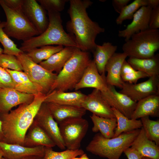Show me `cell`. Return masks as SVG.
Masks as SVG:
<instances>
[{
    "mask_svg": "<svg viewBox=\"0 0 159 159\" xmlns=\"http://www.w3.org/2000/svg\"><path fill=\"white\" fill-rule=\"evenodd\" d=\"M91 60L89 52L76 47L72 57L57 74L49 93L55 90L66 92L74 89Z\"/></svg>",
    "mask_w": 159,
    "mask_h": 159,
    "instance_id": "cell-5",
    "label": "cell"
},
{
    "mask_svg": "<svg viewBox=\"0 0 159 159\" xmlns=\"http://www.w3.org/2000/svg\"><path fill=\"white\" fill-rule=\"evenodd\" d=\"M121 77L122 81L124 82L135 84L140 78L150 77L148 75L143 72L136 70L128 74L121 75Z\"/></svg>",
    "mask_w": 159,
    "mask_h": 159,
    "instance_id": "cell-38",
    "label": "cell"
},
{
    "mask_svg": "<svg viewBox=\"0 0 159 159\" xmlns=\"http://www.w3.org/2000/svg\"><path fill=\"white\" fill-rule=\"evenodd\" d=\"M34 95L17 91L14 89H0V113L9 112L12 109L23 104L31 103Z\"/></svg>",
    "mask_w": 159,
    "mask_h": 159,
    "instance_id": "cell-14",
    "label": "cell"
},
{
    "mask_svg": "<svg viewBox=\"0 0 159 159\" xmlns=\"http://www.w3.org/2000/svg\"><path fill=\"white\" fill-rule=\"evenodd\" d=\"M46 10L60 12L64 9L66 0H37Z\"/></svg>",
    "mask_w": 159,
    "mask_h": 159,
    "instance_id": "cell-37",
    "label": "cell"
},
{
    "mask_svg": "<svg viewBox=\"0 0 159 159\" xmlns=\"http://www.w3.org/2000/svg\"><path fill=\"white\" fill-rule=\"evenodd\" d=\"M147 6V0H135L125 6L116 19L117 25H121L126 20L132 19L135 13L141 7Z\"/></svg>",
    "mask_w": 159,
    "mask_h": 159,
    "instance_id": "cell-32",
    "label": "cell"
},
{
    "mask_svg": "<svg viewBox=\"0 0 159 159\" xmlns=\"http://www.w3.org/2000/svg\"><path fill=\"white\" fill-rule=\"evenodd\" d=\"M89 0H70L68 13L70 20L66 28L74 38L77 47L81 50L93 52L97 44V36L105 31L97 22L89 16L87 9L92 4Z\"/></svg>",
    "mask_w": 159,
    "mask_h": 159,
    "instance_id": "cell-1",
    "label": "cell"
},
{
    "mask_svg": "<svg viewBox=\"0 0 159 159\" xmlns=\"http://www.w3.org/2000/svg\"><path fill=\"white\" fill-rule=\"evenodd\" d=\"M118 92L136 102L150 96L159 95V76L150 77L148 80L138 84L124 82Z\"/></svg>",
    "mask_w": 159,
    "mask_h": 159,
    "instance_id": "cell-11",
    "label": "cell"
},
{
    "mask_svg": "<svg viewBox=\"0 0 159 159\" xmlns=\"http://www.w3.org/2000/svg\"><path fill=\"white\" fill-rule=\"evenodd\" d=\"M90 117L93 123L92 131L94 132H98L105 138L113 137L115 130L117 126L115 118H107L100 117L92 114Z\"/></svg>",
    "mask_w": 159,
    "mask_h": 159,
    "instance_id": "cell-28",
    "label": "cell"
},
{
    "mask_svg": "<svg viewBox=\"0 0 159 159\" xmlns=\"http://www.w3.org/2000/svg\"><path fill=\"white\" fill-rule=\"evenodd\" d=\"M46 103L51 115L58 124L68 118L82 117L86 112V110L81 106Z\"/></svg>",
    "mask_w": 159,
    "mask_h": 159,
    "instance_id": "cell-21",
    "label": "cell"
},
{
    "mask_svg": "<svg viewBox=\"0 0 159 159\" xmlns=\"http://www.w3.org/2000/svg\"><path fill=\"white\" fill-rule=\"evenodd\" d=\"M80 159H90L87 156V155L85 153L80 155Z\"/></svg>",
    "mask_w": 159,
    "mask_h": 159,
    "instance_id": "cell-47",
    "label": "cell"
},
{
    "mask_svg": "<svg viewBox=\"0 0 159 159\" xmlns=\"http://www.w3.org/2000/svg\"><path fill=\"white\" fill-rule=\"evenodd\" d=\"M3 157V153L0 148V159H1Z\"/></svg>",
    "mask_w": 159,
    "mask_h": 159,
    "instance_id": "cell-48",
    "label": "cell"
},
{
    "mask_svg": "<svg viewBox=\"0 0 159 159\" xmlns=\"http://www.w3.org/2000/svg\"><path fill=\"white\" fill-rule=\"evenodd\" d=\"M146 116L159 117V95L150 96L137 102L131 119L137 120Z\"/></svg>",
    "mask_w": 159,
    "mask_h": 159,
    "instance_id": "cell-23",
    "label": "cell"
},
{
    "mask_svg": "<svg viewBox=\"0 0 159 159\" xmlns=\"http://www.w3.org/2000/svg\"><path fill=\"white\" fill-rule=\"evenodd\" d=\"M140 129L123 132L110 138L104 137L100 133L95 135L86 147V150L108 159H119L124 151L130 147Z\"/></svg>",
    "mask_w": 159,
    "mask_h": 159,
    "instance_id": "cell-4",
    "label": "cell"
},
{
    "mask_svg": "<svg viewBox=\"0 0 159 159\" xmlns=\"http://www.w3.org/2000/svg\"><path fill=\"white\" fill-rule=\"evenodd\" d=\"M81 107L100 117L115 118L112 107L104 99L101 92L96 89L87 95Z\"/></svg>",
    "mask_w": 159,
    "mask_h": 159,
    "instance_id": "cell-15",
    "label": "cell"
},
{
    "mask_svg": "<svg viewBox=\"0 0 159 159\" xmlns=\"http://www.w3.org/2000/svg\"><path fill=\"white\" fill-rule=\"evenodd\" d=\"M23 146L28 147L42 146L52 148L56 145L45 132L34 120L25 135Z\"/></svg>",
    "mask_w": 159,
    "mask_h": 159,
    "instance_id": "cell-19",
    "label": "cell"
},
{
    "mask_svg": "<svg viewBox=\"0 0 159 159\" xmlns=\"http://www.w3.org/2000/svg\"><path fill=\"white\" fill-rule=\"evenodd\" d=\"M64 48L61 45L44 46L39 48H35L26 52L27 55L34 62L39 64L47 59L54 54L60 51Z\"/></svg>",
    "mask_w": 159,
    "mask_h": 159,
    "instance_id": "cell-31",
    "label": "cell"
},
{
    "mask_svg": "<svg viewBox=\"0 0 159 159\" xmlns=\"http://www.w3.org/2000/svg\"><path fill=\"white\" fill-rule=\"evenodd\" d=\"M14 87V83L10 74L5 69L0 67V89Z\"/></svg>",
    "mask_w": 159,
    "mask_h": 159,
    "instance_id": "cell-39",
    "label": "cell"
},
{
    "mask_svg": "<svg viewBox=\"0 0 159 159\" xmlns=\"http://www.w3.org/2000/svg\"><path fill=\"white\" fill-rule=\"evenodd\" d=\"M127 61L135 70L143 72L149 77L159 76V55L146 59L129 57Z\"/></svg>",
    "mask_w": 159,
    "mask_h": 159,
    "instance_id": "cell-27",
    "label": "cell"
},
{
    "mask_svg": "<svg viewBox=\"0 0 159 159\" xmlns=\"http://www.w3.org/2000/svg\"><path fill=\"white\" fill-rule=\"evenodd\" d=\"M22 11L39 34L47 28L49 21L46 10L36 0H24Z\"/></svg>",
    "mask_w": 159,
    "mask_h": 159,
    "instance_id": "cell-13",
    "label": "cell"
},
{
    "mask_svg": "<svg viewBox=\"0 0 159 159\" xmlns=\"http://www.w3.org/2000/svg\"><path fill=\"white\" fill-rule=\"evenodd\" d=\"M147 6L150 7L152 9L159 6V0H147Z\"/></svg>",
    "mask_w": 159,
    "mask_h": 159,
    "instance_id": "cell-44",
    "label": "cell"
},
{
    "mask_svg": "<svg viewBox=\"0 0 159 159\" xmlns=\"http://www.w3.org/2000/svg\"><path fill=\"white\" fill-rule=\"evenodd\" d=\"M142 159H152L150 158L147 157H142Z\"/></svg>",
    "mask_w": 159,
    "mask_h": 159,
    "instance_id": "cell-50",
    "label": "cell"
},
{
    "mask_svg": "<svg viewBox=\"0 0 159 159\" xmlns=\"http://www.w3.org/2000/svg\"><path fill=\"white\" fill-rule=\"evenodd\" d=\"M130 147L137 151L142 157L159 159V146L148 138L143 127Z\"/></svg>",
    "mask_w": 159,
    "mask_h": 159,
    "instance_id": "cell-20",
    "label": "cell"
},
{
    "mask_svg": "<svg viewBox=\"0 0 159 159\" xmlns=\"http://www.w3.org/2000/svg\"><path fill=\"white\" fill-rule=\"evenodd\" d=\"M89 87L100 90L103 98L110 106L115 105V97L106 82V76L99 73L93 60H91L86 68L81 79L74 89L75 91H77L81 89Z\"/></svg>",
    "mask_w": 159,
    "mask_h": 159,
    "instance_id": "cell-10",
    "label": "cell"
},
{
    "mask_svg": "<svg viewBox=\"0 0 159 159\" xmlns=\"http://www.w3.org/2000/svg\"><path fill=\"white\" fill-rule=\"evenodd\" d=\"M140 120L148 138L159 146V120H150L149 116L142 117Z\"/></svg>",
    "mask_w": 159,
    "mask_h": 159,
    "instance_id": "cell-33",
    "label": "cell"
},
{
    "mask_svg": "<svg viewBox=\"0 0 159 159\" xmlns=\"http://www.w3.org/2000/svg\"><path fill=\"white\" fill-rule=\"evenodd\" d=\"M108 87L115 98V108L127 118L131 119L137 102L133 101L126 95L117 91L114 86L108 85Z\"/></svg>",
    "mask_w": 159,
    "mask_h": 159,
    "instance_id": "cell-30",
    "label": "cell"
},
{
    "mask_svg": "<svg viewBox=\"0 0 159 159\" xmlns=\"http://www.w3.org/2000/svg\"><path fill=\"white\" fill-rule=\"evenodd\" d=\"M117 120V126L115 130L113 138L116 137L121 134L129 132L142 127L140 120L128 118L116 108L112 107Z\"/></svg>",
    "mask_w": 159,
    "mask_h": 159,
    "instance_id": "cell-29",
    "label": "cell"
},
{
    "mask_svg": "<svg viewBox=\"0 0 159 159\" xmlns=\"http://www.w3.org/2000/svg\"><path fill=\"white\" fill-rule=\"evenodd\" d=\"M5 69L13 80L15 84L14 89L16 90L34 95L40 92L43 93L42 88L32 82L24 72Z\"/></svg>",
    "mask_w": 159,
    "mask_h": 159,
    "instance_id": "cell-25",
    "label": "cell"
},
{
    "mask_svg": "<svg viewBox=\"0 0 159 159\" xmlns=\"http://www.w3.org/2000/svg\"><path fill=\"white\" fill-rule=\"evenodd\" d=\"M130 1V0H113L112 4L115 11L119 14L122 9Z\"/></svg>",
    "mask_w": 159,
    "mask_h": 159,
    "instance_id": "cell-42",
    "label": "cell"
},
{
    "mask_svg": "<svg viewBox=\"0 0 159 159\" xmlns=\"http://www.w3.org/2000/svg\"><path fill=\"white\" fill-rule=\"evenodd\" d=\"M77 47L65 46L39 64L47 70L58 74L73 54Z\"/></svg>",
    "mask_w": 159,
    "mask_h": 159,
    "instance_id": "cell-24",
    "label": "cell"
},
{
    "mask_svg": "<svg viewBox=\"0 0 159 159\" xmlns=\"http://www.w3.org/2000/svg\"><path fill=\"white\" fill-rule=\"evenodd\" d=\"M1 22V21H0V22Z\"/></svg>",
    "mask_w": 159,
    "mask_h": 159,
    "instance_id": "cell-52",
    "label": "cell"
},
{
    "mask_svg": "<svg viewBox=\"0 0 159 159\" xmlns=\"http://www.w3.org/2000/svg\"><path fill=\"white\" fill-rule=\"evenodd\" d=\"M129 57L150 58L159 49V30L149 28L133 34L122 46Z\"/></svg>",
    "mask_w": 159,
    "mask_h": 159,
    "instance_id": "cell-6",
    "label": "cell"
},
{
    "mask_svg": "<svg viewBox=\"0 0 159 159\" xmlns=\"http://www.w3.org/2000/svg\"><path fill=\"white\" fill-rule=\"evenodd\" d=\"M1 159H6L3 157ZM19 159H43V157L38 156H30Z\"/></svg>",
    "mask_w": 159,
    "mask_h": 159,
    "instance_id": "cell-45",
    "label": "cell"
},
{
    "mask_svg": "<svg viewBox=\"0 0 159 159\" xmlns=\"http://www.w3.org/2000/svg\"><path fill=\"white\" fill-rule=\"evenodd\" d=\"M86 96L79 91L67 92L55 90L47 95L44 102L81 107Z\"/></svg>",
    "mask_w": 159,
    "mask_h": 159,
    "instance_id": "cell-22",
    "label": "cell"
},
{
    "mask_svg": "<svg viewBox=\"0 0 159 159\" xmlns=\"http://www.w3.org/2000/svg\"><path fill=\"white\" fill-rule=\"evenodd\" d=\"M34 121L45 132L57 146L61 150L66 147L62 139L58 123L54 120L46 103L42 104Z\"/></svg>",
    "mask_w": 159,
    "mask_h": 159,
    "instance_id": "cell-12",
    "label": "cell"
},
{
    "mask_svg": "<svg viewBox=\"0 0 159 159\" xmlns=\"http://www.w3.org/2000/svg\"><path fill=\"white\" fill-rule=\"evenodd\" d=\"M45 153L43 159H72L80 156L85 153L81 149H67L61 152L53 150L52 148L44 147Z\"/></svg>",
    "mask_w": 159,
    "mask_h": 159,
    "instance_id": "cell-34",
    "label": "cell"
},
{
    "mask_svg": "<svg viewBox=\"0 0 159 159\" xmlns=\"http://www.w3.org/2000/svg\"><path fill=\"white\" fill-rule=\"evenodd\" d=\"M59 124L60 135L65 147L69 150L79 149L88 130V121L82 117L71 118L65 119Z\"/></svg>",
    "mask_w": 159,
    "mask_h": 159,
    "instance_id": "cell-8",
    "label": "cell"
},
{
    "mask_svg": "<svg viewBox=\"0 0 159 159\" xmlns=\"http://www.w3.org/2000/svg\"><path fill=\"white\" fill-rule=\"evenodd\" d=\"M47 14L49 23L47 29L39 36L23 42L19 48L22 51L53 45L77 47L72 36L64 30L60 12L49 11Z\"/></svg>",
    "mask_w": 159,
    "mask_h": 159,
    "instance_id": "cell-3",
    "label": "cell"
},
{
    "mask_svg": "<svg viewBox=\"0 0 159 159\" xmlns=\"http://www.w3.org/2000/svg\"><path fill=\"white\" fill-rule=\"evenodd\" d=\"M47 95L42 92L34 95L33 101L23 104L6 113H0L3 142L23 146L25 135Z\"/></svg>",
    "mask_w": 159,
    "mask_h": 159,
    "instance_id": "cell-2",
    "label": "cell"
},
{
    "mask_svg": "<svg viewBox=\"0 0 159 159\" xmlns=\"http://www.w3.org/2000/svg\"><path fill=\"white\" fill-rule=\"evenodd\" d=\"M117 46L109 42H104L102 45L97 44L93 52V59L99 73L105 75V67L109 60L115 53Z\"/></svg>",
    "mask_w": 159,
    "mask_h": 159,
    "instance_id": "cell-26",
    "label": "cell"
},
{
    "mask_svg": "<svg viewBox=\"0 0 159 159\" xmlns=\"http://www.w3.org/2000/svg\"><path fill=\"white\" fill-rule=\"evenodd\" d=\"M5 24V21L0 22V42L4 48L3 53L16 57L23 52L3 31Z\"/></svg>",
    "mask_w": 159,
    "mask_h": 159,
    "instance_id": "cell-35",
    "label": "cell"
},
{
    "mask_svg": "<svg viewBox=\"0 0 159 159\" xmlns=\"http://www.w3.org/2000/svg\"><path fill=\"white\" fill-rule=\"evenodd\" d=\"M72 159H80V157L78 158V157H76L73 158Z\"/></svg>",
    "mask_w": 159,
    "mask_h": 159,
    "instance_id": "cell-51",
    "label": "cell"
},
{
    "mask_svg": "<svg viewBox=\"0 0 159 159\" xmlns=\"http://www.w3.org/2000/svg\"><path fill=\"white\" fill-rule=\"evenodd\" d=\"M127 55L124 52L115 53L109 60L105 67L108 85L122 88L123 82L121 77L122 67Z\"/></svg>",
    "mask_w": 159,
    "mask_h": 159,
    "instance_id": "cell-18",
    "label": "cell"
},
{
    "mask_svg": "<svg viewBox=\"0 0 159 159\" xmlns=\"http://www.w3.org/2000/svg\"><path fill=\"white\" fill-rule=\"evenodd\" d=\"M0 67L13 70L23 71L21 64L16 56L4 53L0 55Z\"/></svg>",
    "mask_w": 159,
    "mask_h": 159,
    "instance_id": "cell-36",
    "label": "cell"
},
{
    "mask_svg": "<svg viewBox=\"0 0 159 159\" xmlns=\"http://www.w3.org/2000/svg\"><path fill=\"white\" fill-rule=\"evenodd\" d=\"M9 8L13 10L22 11L24 0H2Z\"/></svg>",
    "mask_w": 159,
    "mask_h": 159,
    "instance_id": "cell-41",
    "label": "cell"
},
{
    "mask_svg": "<svg viewBox=\"0 0 159 159\" xmlns=\"http://www.w3.org/2000/svg\"><path fill=\"white\" fill-rule=\"evenodd\" d=\"M159 28V6L152 9L149 22V28L158 29Z\"/></svg>",
    "mask_w": 159,
    "mask_h": 159,
    "instance_id": "cell-40",
    "label": "cell"
},
{
    "mask_svg": "<svg viewBox=\"0 0 159 159\" xmlns=\"http://www.w3.org/2000/svg\"><path fill=\"white\" fill-rule=\"evenodd\" d=\"M152 8L148 6L141 7L134 14L131 22L122 30L118 31V36L129 40L133 34L149 28V22Z\"/></svg>",
    "mask_w": 159,
    "mask_h": 159,
    "instance_id": "cell-16",
    "label": "cell"
},
{
    "mask_svg": "<svg viewBox=\"0 0 159 159\" xmlns=\"http://www.w3.org/2000/svg\"><path fill=\"white\" fill-rule=\"evenodd\" d=\"M4 135L2 129V122L0 119V141L3 142Z\"/></svg>",
    "mask_w": 159,
    "mask_h": 159,
    "instance_id": "cell-46",
    "label": "cell"
},
{
    "mask_svg": "<svg viewBox=\"0 0 159 159\" xmlns=\"http://www.w3.org/2000/svg\"><path fill=\"white\" fill-rule=\"evenodd\" d=\"M0 148L3 157L6 159H19L30 156H44V147H28L21 145L8 144L0 141Z\"/></svg>",
    "mask_w": 159,
    "mask_h": 159,
    "instance_id": "cell-17",
    "label": "cell"
},
{
    "mask_svg": "<svg viewBox=\"0 0 159 159\" xmlns=\"http://www.w3.org/2000/svg\"><path fill=\"white\" fill-rule=\"evenodd\" d=\"M0 6L3 9L6 18L3 30L9 37L24 42L40 34L22 11L11 9L2 0H0Z\"/></svg>",
    "mask_w": 159,
    "mask_h": 159,
    "instance_id": "cell-7",
    "label": "cell"
},
{
    "mask_svg": "<svg viewBox=\"0 0 159 159\" xmlns=\"http://www.w3.org/2000/svg\"><path fill=\"white\" fill-rule=\"evenodd\" d=\"M16 57L21 64L23 71L29 79L42 88L43 93L48 94L57 74L47 70L39 64L35 63L24 52Z\"/></svg>",
    "mask_w": 159,
    "mask_h": 159,
    "instance_id": "cell-9",
    "label": "cell"
},
{
    "mask_svg": "<svg viewBox=\"0 0 159 159\" xmlns=\"http://www.w3.org/2000/svg\"><path fill=\"white\" fill-rule=\"evenodd\" d=\"M3 49L0 47V55L3 53Z\"/></svg>",
    "mask_w": 159,
    "mask_h": 159,
    "instance_id": "cell-49",
    "label": "cell"
},
{
    "mask_svg": "<svg viewBox=\"0 0 159 159\" xmlns=\"http://www.w3.org/2000/svg\"><path fill=\"white\" fill-rule=\"evenodd\" d=\"M123 153L128 159H142L138 153L130 147L126 149Z\"/></svg>",
    "mask_w": 159,
    "mask_h": 159,
    "instance_id": "cell-43",
    "label": "cell"
}]
</instances>
